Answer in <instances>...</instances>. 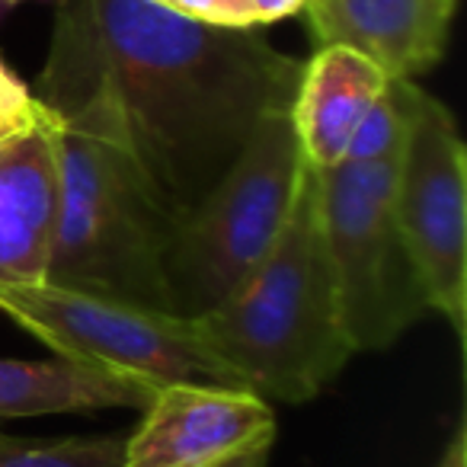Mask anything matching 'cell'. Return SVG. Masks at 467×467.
Segmentation results:
<instances>
[{
    "mask_svg": "<svg viewBox=\"0 0 467 467\" xmlns=\"http://www.w3.org/2000/svg\"><path fill=\"white\" fill-rule=\"evenodd\" d=\"M305 61L260 29L186 20L150 0H55L33 93L65 112L103 90L167 218L182 221L234 167L256 125L288 109Z\"/></svg>",
    "mask_w": 467,
    "mask_h": 467,
    "instance_id": "cell-1",
    "label": "cell"
},
{
    "mask_svg": "<svg viewBox=\"0 0 467 467\" xmlns=\"http://www.w3.org/2000/svg\"><path fill=\"white\" fill-rule=\"evenodd\" d=\"M192 327L244 388L269 403L314 400L356 356L327 260L317 167L305 163L295 205L266 260Z\"/></svg>",
    "mask_w": 467,
    "mask_h": 467,
    "instance_id": "cell-2",
    "label": "cell"
},
{
    "mask_svg": "<svg viewBox=\"0 0 467 467\" xmlns=\"http://www.w3.org/2000/svg\"><path fill=\"white\" fill-rule=\"evenodd\" d=\"M173 221L125 144L103 90L58 112V224L48 282L167 314Z\"/></svg>",
    "mask_w": 467,
    "mask_h": 467,
    "instance_id": "cell-3",
    "label": "cell"
},
{
    "mask_svg": "<svg viewBox=\"0 0 467 467\" xmlns=\"http://www.w3.org/2000/svg\"><path fill=\"white\" fill-rule=\"evenodd\" d=\"M305 163L288 109L269 112L218 186L170 234L163 254L170 317H202L250 279L285 227Z\"/></svg>",
    "mask_w": 467,
    "mask_h": 467,
    "instance_id": "cell-4",
    "label": "cell"
},
{
    "mask_svg": "<svg viewBox=\"0 0 467 467\" xmlns=\"http://www.w3.org/2000/svg\"><path fill=\"white\" fill-rule=\"evenodd\" d=\"M397 161H343L320 170V214L339 317L352 349H388L429 298L394 208Z\"/></svg>",
    "mask_w": 467,
    "mask_h": 467,
    "instance_id": "cell-5",
    "label": "cell"
},
{
    "mask_svg": "<svg viewBox=\"0 0 467 467\" xmlns=\"http://www.w3.org/2000/svg\"><path fill=\"white\" fill-rule=\"evenodd\" d=\"M0 311L61 358L131 371L154 384L244 388L241 378L202 343L192 320L55 282H0Z\"/></svg>",
    "mask_w": 467,
    "mask_h": 467,
    "instance_id": "cell-6",
    "label": "cell"
},
{
    "mask_svg": "<svg viewBox=\"0 0 467 467\" xmlns=\"http://www.w3.org/2000/svg\"><path fill=\"white\" fill-rule=\"evenodd\" d=\"M394 208L429 307L464 339L467 320V148L445 103L420 87L394 167Z\"/></svg>",
    "mask_w": 467,
    "mask_h": 467,
    "instance_id": "cell-7",
    "label": "cell"
},
{
    "mask_svg": "<svg viewBox=\"0 0 467 467\" xmlns=\"http://www.w3.org/2000/svg\"><path fill=\"white\" fill-rule=\"evenodd\" d=\"M141 413L119 467H224L275 439L273 403L247 388L167 381Z\"/></svg>",
    "mask_w": 467,
    "mask_h": 467,
    "instance_id": "cell-8",
    "label": "cell"
},
{
    "mask_svg": "<svg viewBox=\"0 0 467 467\" xmlns=\"http://www.w3.org/2000/svg\"><path fill=\"white\" fill-rule=\"evenodd\" d=\"M458 0H305L317 46H349L388 78L416 80L448 48Z\"/></svg>",
    "mask_w": 467,
    "mask_h": 467,
    "instance_id": "cell-9",
    "label": "cell"
},
{
    "mask_svg": "<svg viewBox=\"0 0 467 467\" xmlns=\"http://www.w3.org/2000/svg\"><path fill=\"white\" fill-rule=\"evenodd\" d=\"M58 224V116L0 150V282H48Z\"/></svg>",
    "mask_w": 467,
    "mask_h": 467,
    "instance_id": "cell-10",
    "label": "cell"
},
{
    "mask_svg": "<svg viewBox=\"0 0 467 467\" xmlns=\"http://www.w3.org/2000/svg\"><path fill=\"white\" fill-rule=\"evenodd\" d=\"M388 74L349 46H317L305 61L288 106L301 154L311 167L330 170L346 161L352 135L388 87Z\"/></svg>",
    "mask_w": 467,
    "mask_h": 467,
    "instance_id": "cell-11",
    "label": "cell"
},
{
    "mask_svg": "<svg viewBox=\"0 0 467 467\" xmlns=\"http://www.w3.org/2000/svg\"><path fill=\"white\" fill-rule=\"evenodd\" d=\"M161 384L131 371H112L74 358H0V422L29 416L93 413L131 407L144 410Z\"/></svg>",
    "mask_w": 467,
    "mask_h": 467,
    "instance_id": "cell-12",
    "label": "cell"
},
{
    "mask_svg": "<svg viewBox=\"0 0 467 467\" xmlns=\"http://www.w3.org/2000/svg\"><path fill=\"white\" fill-rule=\"evenodd\" d=\"M125 435L20 439L0 435V467H119Z\"/></svg>",
    "mask_w": 467,
    "mask_h": 467,
    "instance_id": "cell-13",
    "label": "cell"
},
{
    "mask_svg": "<svg viewBox=\"0 0 467 467\" xmlns=\"http://www.w3.org/2000/svg\"><path fill=\"white\" fill-rule=\"evenodd\" d=\"M420 84L416 80H388L384 93L378 97V103L368 109V116L362 119L358 131L352 135L346 161H397L407 141L410 116H413V103Z\"/></svg>",
    "mask_w": 467,
    "mask_h": 467,
    "instance_id": "cell-14",
    "label": "cell"
},
{
    "mask_svg": "<svg viewBox=\"0 0 467 467\" xmlns=\"http://www.w3.org/2000/svg\"><path fill=\"white\" fill-rule=\"evenodd\" d=\"M52 119L55 112H48L36 99V93L0 61V150L14 144L16 138H23L26 131L48 125Z\"/></svg>",
    "mask_w": 467,
    "mask_h": 467,
    "instance_id": "cell-15",
    "label": "cell"
},
{
    "mask_svg": "<svg viewBox=\"0 0 467 467\" xmlns=\"http://www.w3.org/2000/svg\"><path fill=\"white\" fill-rule=\"evenodd\" d=\"M157 7L180 14L186 20L208 23L221 29H263L254 0H150Z\"/></svg>",
    "mask_w": 467,
    "mask_h": 467,
    "instance_id": "cell-16",
    "label": "cell"
},
{
    "mask_svg": "<svg viewBox=\"0 0 467 467\" xmlns=\"http://www.w3.org/2000/svg\"><path fill=\"white\" fill-rule=\"evenodd\" d=\"M439 467H467V448H464V432H458L451 439V445L445 448Z\"/></svg>",
    "mask_w": 467,
    "mask_h": 467,
    "instance_id": "cell-17",
    "label": "cell"
},
{
    "mask_svg": "<svg viewBox=\"0 0 467 467\" xmlns=\"http://www.w3.org/2000/svg\"><path fill=\"white\" fill-rule=\"evenodd\" d=\"M266 464H269V448H260V451L244 454V458L231 461V464H224V467H266Z\"/></svg>",
    "mask_w": 467,
    "mask_h": 467,
    "instance_id": "cell-18",
    "label": "cell"
},
{
    "mask_svg": "<svg viewBox=\"0 0 467 467\" xmlns=\"http://www.w3.org/2000/svg\"><path fill=\"white\" fill-rule=\"evenodd\" d=\"M4 7H16V4H26V0H0Z\"/></svg>",
    "mask_w": 467,
    "mask_h": 467,
    "instance_id": "cell-19",
    "label": "cell"
}]
</instances>
